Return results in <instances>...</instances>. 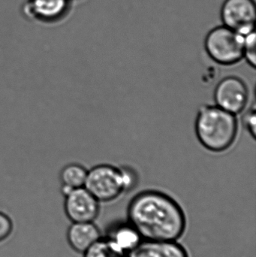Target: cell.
I'll use <instances>...</instances> for the list:
<instances>
[{"instance_id": "1", "label": "cell", "mask_w": 256, "mask_h": 257, "mask_svg": "<svg viewBox=\"0 0 256 257\" xmlns=\"http://www.w3.org/2000/svg\"><path fill=\"white\" fill-rule=\"evenodd\" d=\"M126 217V221L147 241H177L187 227L186 214L178 202L153 189L143 190L132 198Z\"/></svg>"}, {"instance_id": "15", "label": "cell", "mask_w": 256, "mask_h": 257, "mask_svg": "<svg viewBox=\"0 0 256 257\" xmlns=\"http://www.w3.org/2000/svg\"><path fill=\"white\" fill-rule=\"evenodd\" d=\"M123 172V181H124L126 193L131 191L136 187L138 181V176L136 171L128 166H123L121 168Z\"/></svg>"}, {"instance_id": "17", "label": "cell", "mask_w": 256, "mask_h": 257, "mask_svg": "<svg viewBox=\"0 0 256 257\" xmlns=\"http://www.w3.org/2000/svg\"><path fill=\"white\" fill-rule=\"evenodd\" d=\"M12 230V223L10 217L0 211V241L10 235Z\"/></svg>"}, {"instance_id": "5", "label": "cell", "mask_w": 256, "mask_h": 257, "mask_svg": "<svg viewBox=\"0 0 256 257\" xmlns=\"http://www.w3.org/2000/svg\"><path fill=\"white\" fill-rule=\"evenodd\" d=\"M249 93L246 83L237 76L221 80L215 87V105L234 115L244 111L249 102Z\"/></svg>"}, {"instance_id": "7", "label": "cell", "mask_w": 256, "mask_h": 257, "mask_svg": "<svg viewBox=\"0 0 256 257\" xmlns=\"http://www.w3.org/2000/svg\"><path fill=\"white\" fill-rule=\"evenodd\" d=\"M63 205L72 223L96 222L100 214V202L84 187L74 189L65 196Z\"/></svg>"}, {"instance_id": "4", "label": "cell", "mask_w": 256, "mask_h": 257, "mask_svg": "<svg viewBox=\"0 0 256 257\" xmlns=\"http://www.w3.org/2000/svg\"><path fill=\"white\" fill-rule=\"evenodd\" d=\"M84 187L100 203L112 202L126 193L121 168L110 164L96 165L89 169Z\"/></svg>"}, {"instance_id": "16", "label": "cell", "mask_w": 256, "mask_h": 257, "mask_svg": "<svg viewBox=\"0 0 256 257\" xmlns=\"http://www.w3.org/2000/svg\"><path fill=\"white\" fill-rule=\"evenodd\" d=\"M243 124L252 139L256 137V113L255 105L249 108L243 116Z\"/></svg>"}, {"instance_id": "2", "label": "cell", "mask_w": 256, "mask_h": 257, "mask_svg": "<svg viewBox=\"0 0 256 257\" xmlns=\"http://www.w3.org/2000/svg\"><path fill=\"white\" fill-rule=\"evenodd\" d=\"M237 117L216 105L200 107L195 119L198 140L208 151L221 153L229 149L238 134Z\"/></svg>"}, {"instance_id": "10", "label": "cell", "mask_w": 256, "mask_h": 257, "mask_svg": "<svg viewBox=\"0 0 256 257\" xmlns=\"http://www.w3.org/2000/svg\"><path fill=\"white\" fill-rule=\"evenodd\" d=\"M126 257H189L187 250L177 241L143 240Z\"/></svg>"}, {"instance_id": "12", "label": "cell", "mask_w": 256, "mask_h": 257, "mask_svg": "<svg viewBox=\"0 0 256 257\" xmlns=\"http://www.w3.org/2000/svg\"><path fill=\"white\" fill-rule=\"evenodd\" d=\"M88 169L78 163H71L63 166L60 172V191L63 196L74 189L84 187Z\"/></svg>"}, {"instance_id": "11", "label": "cell", "mask_w": 256, "mask_h": 257, "mask_svg": "<svg viewBox=\"0 0 256 257\" xmlns=\"http://www.w3.org/2000/svg\"><path fill=\"white\" fill-rule=\"evenodd\" d=\"M104 237L125 254L133 250L143 241L138 231L127 221L111 226Z\"/></svg>"}, {"instance_id": "3", "label": "cell", "mask_w": 256, "mask_h": 257, "mask_svg": "<svg viewBox=\"0 0 256 257\" xmlns=\"http://www.w3.org/2000/svg\"><path fill=\"white\" fill-rule=\"evenodd\" d=\"M244 36L221 26L209 32L204 47L209 57L220 65L231 66L243 59Z\"/></svg>"}, {"instance_id": "13", "label": "cell", "mask_w": 256, "mask_h": 257, "mask_svg": "<svg viewBox=\"0 0 256 257\" xmlns=\"http://www.w3.org/2000/svg\"><path fill=\"white\" fill-rule=\"evenodd\" d=\"M123 252L119 250L109 240L102 236L97 242L87 249L83 257H126Z\"/></svg>"}, {"instance_id": "8", "label": "cell", "mask_w": 256, "mask_h": 257, "mask_svg": "<svg viewBox=\"0 0 256 257\" xmlns=\"http://www.w3.org/2000/svg\"><path fill=\"white\" fill-rule=\"evenodd\" d=\"M72 0H26L21 12L27 19L42 24H55L67 16Z\"/></svg>"}, {"instance_id": "6", "label": "cell", "mask_w": 256, "mask_h": 257, "mask_svg": "<svg viewBox=\"0 0 256 257\" xmlns=\"http://www.w3.org/2000/svg\"><path fill=\"white\" fill-rule=\"evenodd\" d=\"M223 25L243 36L254 31L256 18L254 0H225L220 12Z\"/></svg>"}, {"instance_id": "9", "label": "cell", "mask_w": 256, "mask_h": 257, "mask_svg": "<svg viewBox=\"0 0 256 257\" xmlns=\"http://www.w3.org/2000/svg\"><path fill=\"white\" fill-rule=\"evenodd\" d=\"M102 236V231L96 222L71 223L67 231L69 245L74 250L82 254Z\"/></svg>"}, {"instance_id": "14", "label": "cell", "mask_w": 256, "mask_h": 257, "mask_svg": "<svg viewBox=\"0 0 256 257\" xmlns=\"http://www.w3.org/2000/svg\"><path fill=\"white\" fill-rule=\"evenodd\" d=\"M243 58L252 68L256 66V36L255 31L244 36Z\"/></svg>"}]
</instances>
